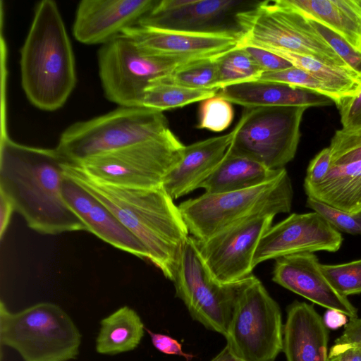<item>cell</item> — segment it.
Here are the masks:
<instances>
[{"mask_svg":"<svg viewBox=\"0 0 361 361\" xmlns=\"http://www.w3.org/2000/svg\"><path fill=\"white\" fill-rule=\"evenodd\" d=\"M66 161L56 148L27 146L1 133L0 191L25 219L43 234L87 231L66 204L62 193Z\"/></svg>","mask_w":361,"mask_h":361,"instance_id":"1","label":"cell"},{"mask_svg":"<svg viewBox=\"0 0 361 361\" xmlns=\"http://www.w3.org/2000/svg\"><path fill=\"white\" fill-rule=\"evenodd\" d=\"M64 173L108 208L144 245L148 260L173 281L190 235L178 206L162 187L139 188L104 183L68 163Z\"/></svg>","mask_w":361,"mask_h":361,"instance_id":"2","label":"cell"},{"mask_svg":"<svg viewBox=\"0 0 361 361\" xmlns=\"http://www.w3.org/2000/svg\"><path fill=\"white\" fill-rule=\"evenodd\" d=\"M20 52L21 85L29 102L47 111L61 108L77 77L72 44L55 1L37 4Z\"/></svg>","mask_w":361,"mask_h":361,"instance_id":"3","label":"cell"},{"mask_svg":"<svg viewBox=\"0 0 361 361\" xmlns=\"http://www.w3.org/2000/svg\"><path fill=\"white\" fill-rule=\"evenodd\" d=\"M171 129L161 111L144 106H118L78 121L61 135L56 149L69 164L157 139Z\"/></svg>","mask_w":361,"mask_h":361,"instance_id":"4","label":"cell"},{"mask_svg":"<svg viewBox=\"0 0 361 361\" xmlns=\"http://www.w3.org/2000/svg\"><path fill=\"white\" fill-rule=\"evenodd\" d=\"M293 198V186L286 169L264 184L228 192H204L181 202L178 207L189 233L203 240L256 214L289 213Z\"/></svg>","mask_w":361,"mask_h":361,"instance_id":"5","label":"cell"},{"mask_svg":"<svg viewBox=\"0 0 361 361\" xmlns=\"http://www.w3.org/2000/svg\"><path fill=\"white\" fill-rule=\"evenodd\" d=\"M82 336L59 305L40 302L18 312L0 304V343L24 361H70L79 354Z\"/></svg>","mask_w":361,"mask_h":361,"instance_id":"6","label":"cell"},{"mask_svg":"<svg viewBox=\"0 0 361 361\" xmlns=\"http://www.w3.org/2000/svg\"><path fill=\"white\" fill-rule=\"evenodd\" d=\"M235 21L243 33L240 46L288 51L331 66L349 68L317 35L307 18L281 0L257 1L238 13Z\"/></svg>","mask_w":361,"mask_h":361,"instance_id":"7","label":"cell"},{"mask_svg":"<svg viewBox=\"0 0 361 361\" xmlns=\"http://www.w3.org/2000/svg\"><path fill=\"white\" fill-rule=\"evenodd\" d=\"M281 308L253 274L242 281L225 338L245 361H275L283 350Z\"/></svg>","mask_w":361,"mask_h":361,"instance_id":"8","label":"cell"},{"mask_svg":"<svg viewBox=\"0 0 361 361\" xmlns=\"http://www.w3.org/2000/svg\"><path fill=\"white\" fill-rule=\"evenodd\" d=\"M212 58L173 57L142 51L125 34L99 48V75L105 97L118 106H141L148 83L189 63Z\"/></svg>","mask_w":361,"mask_h":361,"instance_id":"9","label":"cell"},{"mask_svg":"<svg viewBox=\"0 0 361 361\" xmlns=\"http://www.w3.org/2000/svg\"><path fill=\"white\" fill-rule=\"evenodd\" d=\"M185 145L169 130L147 142L74 164L92 178L114 185L156 188L181 160Z\"/></svg>","mask_w":361,"mask_h":361,"instance_id":"10","label":"cell"},{"mask_svg":"<svg viewBox=\"0 0 361 361\" xmlns=\"http://www.w3.org/2000/svg\"><path fill=\"white\" fill-rule=\"evenodd\" d=\"M305 107L245 108L233 129L228 152L281 169L293 159L300 138Z\"/></svg>","mask_w":361,"mask_h":361,"instance_id":"11","label":"cell"},{"mask_svg":"<svg viewBox=\"0 0 361 361\" xmlns=\"http://www.w3.org/2000/svg\"><path fill=\"white\" fill-rule=\"evenodd\" d=\"M242 281L228 284L216 281L202 260L195 238L188 237L173 282L176 296L183 302L192 319L225 336Z\"/></svg>","mask_w":361,"mask_h":361,"instance_id":"12","label":"cell"},{"mask_svg":"<svg viewBox=\"0 0 361 361\" xmlns=\"http://www.w3.org/2000/svg\"><path fill=\"white\" fill-rule=\"evenodd\" d=\"M275 216L268 212L256 214L207 239H195L202 260L216 281L233 283L252 274L255 250Z\"/></svg>","mask_w":361,"mask_h":361,"instance_id":"13","label":"cell"},{"mask_svg":"<svg viewBox=\"0 0 361 361\" xmlns=\"http://www.w3.org/2000/svg\"><path fill=\"white\" fill-rule=\"evenodd\" d=\"M341 232L315 212L289 215L271 226L262 237L252 265L303 252H335L343 243Z\"/></svg>","mask_w":361,"mask_h":361,"instance_id":"14","label":"cell"},{"mask_svg":"<svg viewBox=\"0 0 361 361\" xmlns=\"http://www.w3.org/2000/svg\"><path fill=\"white\" fill-rule=\"evenodd\" d=\"M257 1L235 0H161L137 23L160 29L188 32L236 30L227 25L238 13Z\"/></svg>","mask_w":361,"mask_h":361,"instance_id":"15","label":"cell"},{"mask_svg":"<svg viewBox=\"0 0 361 361\" xmlns=\"http://www.w3.org/2000/svg\"><path fill=\"white\" fill-rule=\"evenodd\" d=\"M145 53L173 57L215 58L238 48L241 31L188 32L136 24L123 32Z\"/></svg>","mask_w":361,"mask_h":361,"instance_id":"16","label":"cell"},{"mask_svg":"<svg viewBox=\"0 0 361 361\" xmlns=\"http://www.w3.org/2000/svg\"><path fill=\"white\" fill-rule=\"evenodd\" d=\"M157 0H82L72 32L85 44H104L133 26L156 5Z\"/></svg>","mask_w":361,"mask_h":361,"instance_id":"17","label":"cell"},{"mask_svg":"<svg viewBox=\"0 0 361 361\" xmlns=\"http://www.w3.org/2000/svg\"><path fill=\"white\" fill-rule=\"evenodd\" d=\"M313 252L283 256L275 259L272 281L327 310L340 312L349 319L357 317L356 307L339 293L322 273Z\"/></svg>","mask_w":361,"mask_h":361,"instance_id":"18","label":"cell"},{"mask_svg":"<svg viewBox=\"0 0 361 361\" xmlns=\"http://www.w3.org/2000/svg\"><path fill=\"white\" fill-rule=\"evenodd\" d=\"M62 193L87 231L116 248L148 259L147 251L141 242L108 208L65 173Z\"/></svg>","mask_w":361,"mask_h":361,"instance_id":"19","label":"cell"},{"mask_svg":"<svg viewBox=\"0 0 361 361\" xmlns=\"http://www.w3.org/2000/svg\"><path fill=\"white\" fill-rule=\"evenodd\" d=\"M233 130L185 146L179 163L167 174L162 188L174 200L200 188L226 156Z\"/></svg>","mask_w":361,"mask_h":361,"instance_id":"20","label":"cell"},{"mask_svg":"<svg viewBox=\"0 0 361 361\" xmlns=\"http://www.w3.org/2000/svg\"><path fill=\"white\" fill-rule=\"evenodd\" d=\"M329 329L312 305L295 300L287 307L283 352L287 361H328Z\"/></svg>","mask_w":361,"mask_h":361,"instance_id":"21","label":"cell"},{"mask_svg":"<svg viewBox=\"0 0 361 361\" xmlns=\"http://www.w3.org/2000/svg\"><path fill=\"white\" fill-rule=\"evenodd\" d=\"M216 95L244 108L298 106L306 109L331 105L334 102L319 93L270 81H249L226 86Z\"/></svg>","mask_w":361,"mask_h":361,"instance_id":"22","label":"cell"},{"mask_svg":"<svg viewBox=\"0 0 361 361\" xmlns=\"http://www.w3.org/2000/svg\"><path fill=\"white\" fill-rule=\"evenodd\" d=\"M307 197L350 214L361 212V160L331 166L322 181L303 185Z\"/></svg>","mask_w":361,"mask_h":361,"instance_id":"23","label":"cell"},{"mask_svg":"<svg viewBox=\"0 0 361 361\" xmlns=\"http://www.w3.org/2000/svg\"><path fill=\"white\" fill-rule=\"evenodd\" d=\"M285 170V168L269 169L255 160L233 154L228 150L222 161L200 188L209 194L241 190L268 183Z\"/></svg>","mask_w":361,"mask_h":361,"instance_id":"24","label":"cell"},{"mask_svg":"<svg viewBox=\"0 0 361 361\" xmlns=\"http://www.w3.org/2000/svg\"><path fill=\"white\" fill-rule=\"evenodd\" d=\"M305 16L319 21L361 52V16L353 0H281Z\"/></svg>","mask_w":361,"mask_h":361,"instance_id":"25","label":"cell"},{"mask_svg":"<svg viewBox=\"0 0 361 361\" xmlns=\"http://www.w3.org/2000/svg\"><path fill=\"white\" fill-rule=\"evenodd\" d=\"M285 59L320 81L336 106L355 95L361 87V75L349 68L325 63L307 55L280 49H267Z\"/></svg>","mask_w":361,"mask_h":361,"instance_id":"26","label":"cell"},{"mask_svg":"<svg viewBox=\"0 0 361 361\" xmlns=\"http://www.w3.org/2000/svg\"><path fill=\"white\" fill-rule=\"evenodd\" d=\"M145 327L139 314L123 306L104 318L96 338V350L114 355L135 350L140 343Z\"/></svg>","mask_w":361,"mask_h":361,"instance_id":"27","label":"cell"},{"mask_svg":"<svg viewBox=\"0 0 361 361\" xmlns=\"http://www.w3.org/2000/svg\"><path fill=\"white\" fill-rule=\"evenodd\" d=\"M218 90L192 89L153 80L145 88L141 106L163 112L202 102L215 96Z\"/></svg>","mask_w":361,"mask_h":361,"instance_id":"28","label":"cell"},{"mask_svg":"<svg viewBox=\"0 0 361 361\" xmlns=\"http://www.w3.org/2000/svg\"><path fill=\"white\" fill-rule=\"evenodd\" d=\"M219 89L257 80L264 71L241 47L229 51L216 59Z\"/></svg>","mask_w":361,"mask_h":361,"instance_id":"29","label":"cell"},{"mask_svg":"<svg viewBox=\"0 0 361 361\" xmlns=\"http://www.w3.org/2000/svg\"><path fill=\"white\" fill-rule=\"evenodd\" d=\"M217 58L204 59L189 63L166 75L154 80L192 89L219 90Z\"/></svg>","mask_w":361,"mask_h":361,"instance_id":"30","label":"cell"},{"mask_svg":"<svg viewBox=\"0 0 361 361\" xmlns=\"http://www.w3.org/2000/svg\"><path fill=\"white\" fill-rule=\"evenodd\" d=\"M332 286L341 295L361 293V259L338 264H320Z\"/></svg>","mask_w":361,"mask_h":361,"instance_id":"31","label":"cell"},{"mask_svg":"<svg viewBox=\"0 0 361 361\" xmlns=\"http://www.w3.org/2000/svg\"><path fill=\"white\" fill-rule=\"evenodd\" d=\"M233 116L231 103L216 94L201 102L196 128L221 132L231 124Z\"/></svg>","mask_w":361,"mask_h":361,"instance_id":"32","label":"cell"},{"mask_svg":"<svg viewBox=\"0 0 361 361\" xmlns=\"http://www.w3.org/2000/svg\"><path fill=\"white\" fill-rule=\"evenodd\" d=\"M305 205L339 232L361 235V212L350 214L311 197H307Z\"/></svg>","mask_w":361,"mask_h":361,"instance_id":"33","label":"cell"},{"mask_svg":"<svg viewBox=\"0 0 361 361\" xmlns=\"http://www.w3.org/2000/svg\"><path fill=\"white\" fill-rule=\"evenodd\" d=\"M305 17L307 18L317 35L329 45L349 68L361 75V52L353 47L342 36L322 23Z\"/></svg>","mask_w":361,"mask_h":361,"instance_id":"34","label":"cell"},{"mask_svg":"<svg viewBox=\"0 0 361 361\" xmlns=\"http://www.w3.org/2000/svg\"><path fill=\"white\" fill-rule=\"evenodd\" d=\"M331 166L343 165L361 160V130H338L331 140Z\"/></svg>","mask_w":361,"mask_h":361,"instance_id":"35","label":"cell"},{"mask_svg":"<svg viewBox=\"0 0 361 361\" xmlns=\"http://www.w3.org/2000/svg\"><path fill=\"white\" fill-rule=\"evenodd\" d=\"M256 80L284 83L306 89L331 99L329 92L320 81L295 66L274 72H264Z\"/></svg>","mask_w":361,"mask_h":361,"instance_id":"36","label":"cell"},{"mask_svg":"<svg viewBox=\"0 0 361 361\" xmlns=\"http://www.w3.org/2000/svg\"><path fill=\"white\" fill-rule=\"evenodd\" d=\"M243 48L264 72H274L293 66L285 59L274 53L257 47L243 45Z\"/></svg>","mask_w":361,"mask_h":361,"instance_id":"37","label":"cell"},{"mask_svg":"<svg viewBox=\"0 0 361 361\" xmlns=\"http://www.w3.org/2000/svg\"><path fill=\"white\" fill-rule=\"evenodd\" d=\"M337 107L342 129L348 131L361 130V87L355 95L344 100Z\"/></svg>","mask_w":361,"mask_h":361,"instance_id":"38","label":"cell"},{"mask_svg":"<svg viewBox=\"0 0 361 361\" xmlns=\"http://www.w3.org/2000/svg\"><path fill=\"white\" fill-rule=\"evenodd\" d=\"M332 162L329 147L322 149L310 162L303 185H316L324 180Z\"/></svg>","mask_w":361,"mask_h":361,"instance_id":"39","label":"cell"},{"mask_svg":"<svg viewBox=\"0 0 361 361\" xmlns=\"http://www.w3.org/2000/svg\"><path fill=\"white\" fill-rule=\"evenodd\" d=\"M145 331L149 335L152 345L159 352L166 355L183 357L186 361H190L195 357L193 354L185 353L181 343L176 339L168 335L154 333L147 328Z\"/></svg>","mask_w":361,"mask_h":361,"instance_id":"40","label":"cell"},{"mask_svg":"<svg viewBox=\"0 0 361 361\" xmlns=\"http://www.w3.org/2000/svg\"><path fill=\"white\" fill-rule=\"evenodd\" d=\"M328 361H361V345L334 343L329 350Z\"/></svg>","mask_w":361,"mask_h":361,"instance_id":"41","label":"cell"},{"mask_svg":"<svg viewBox=\"0 0 361 361\" xmlns=\"http://www.w3.org/2000/svg\"><path fill=\"white\" fill-rule=\"evenodd\" d=\"M335 343L361 345V318L350 319Z\"/></svg>","mask_w":361,"mask_h":361,"instance_id":"42","label":"cell"},{"mask_svg":"<svg viewBox=\"0 0 361 361\" xmlns=\"http://www.w3.org/2000/svg\"><path fill=\"white\" fill-rule=\"evenodd\" d=\"M15 210L8 197L0 191V238L2 239Z\"/></svg>","mask_w":361,"mask_h":361,"instance_id":"43","label":"cell"},{"mask_svg":"<svg viewBox=\"0 0 361 361\" xmlns=\"http://www.w3.org/2000/svg\"><path fill=\"white\" fill-rule=\"evenodd\" d=\"M347 317L346 315L340 312L327 310L323 319L328 329H336L345 326L348 322Z\"/></svg>","mask_w":361,"mask_h":361,"instance_id":"44","label":"cell"},{"mask_svg":"<svg viewBox=\"0 0 361 361\" xmlns=\"http://www.w3.org/2000/svg\"><path fill=\"white\" fill-rule=\"evenodd\" d=\"M210 361H245L243 359L235 356L229 349L225 348Z\"/></svg>","mask_w":361,"mask_h":361,"instance_id":"45","label":"cell"}]
</instances>
